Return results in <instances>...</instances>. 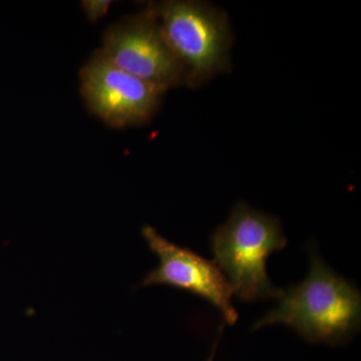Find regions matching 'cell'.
<instances>
[{"mask_svg":"<svg viewBox=\"0 0 361 361\" xmlns=\"http://www.w3.org/2000/svg\"><path fill=\"white\" fill-rule=\"evenodd\" d=\"M307 251V276L282 290L276 307L254 323L252 330L284 324L305 341L341 345L360 329V289L325 262L314 241Z\"/></svg>","mask_w":361,"mask_h":361,"instance_id":"6da1fadb","label":"cell"},{"mask_svg":"<svg viewBox=\"0 0 361 361\" xmlns=\"http://www.w3.org/2000/svg\"><path fill=\"white\" fill-rule=\"evenodd\" d=\"M288 244L279 218L239 202L211 237L215 262L242 302L278 299L282 289L272 283L266 262Z\"/></svg>","mask_w":361,"mask_h":361,"instance_id":"7a4b0ae2","label":"cell"},{"mask_svg":"<svg viewBox=\"0 0 361 361\" xmlns=\"http://www.w3.org/2000/svg\"><path fill=\"white\" fill-rule=\"evenodd\" d=\"M161 32L184 73V85L196 89L230 68L232 32L227 14L206 2H151Z\"/></svg>","mask_w":361,"mask_h":361,"instance_id":"3957f363","label":"cell"},{"mask_svg":"<svg viewBox=\"0 0 361 361\" xmlns=\"http://www.w3.org/2000/svg\"><path fill=\"white\" fill-rule=\"evenodd\" d=\"M80 90L87 110L115 129L151 122L166 94L118 68L101 49L80 68Z\"/></svg>","mask_w":361,"mask_h":361,"instance_id":"277c9868","label":"cell"},{"mask_svg":"<svg viewBox=\"0 0 361 361\" xmlns=\"http://www.w3.org/2000/svg\"><path fill=\"white\" fill-rule=\"evenodd\" d=\"M116 66L164 92L184 85V73L151 2L140 13L116 21L104 33L101 47Z\"/></svg>","mask_w":361,"mask_h":361,"instance_id":"5b68a950","label":"cell"},{"mask_svg":"<svg viewBox=\"0 0 361 361\" xmlns=\"http://www.w3.org/2000/svg\"><path fill=\"white\" fill-rule=\"evenodd\" d=\"M141 233L149 250L158 257L159 265L149 271L139 287L164 285L190 292L208 301L227 324L237 322L239 315L232 303L231 285L215 261L170 241L152 226H142Z\"/></svg>","mask_w":361,"mask_h":361,"instance_id":"8992f818","label":"cell"},{"mask_svg":"<svg viewBox=\"0 0 361 361\" xmlns=\"http://www.w3.org/2000/svg\"><path fill=\"white\" fill-rule=\"evenodd\" d=\"M113 4V0H84L80 6L85 18L90 23H97L109 13Z\"/></svg>","mask_w":361,"mask_h":361,"instance_id":"52a82bcc","label":"cell"},{"mask_svg":"<svg viewBox=\"0 0 361 361\" xmlns=\"http://www.w3.org/2000/svg\"><path fill=\"white\" fill-rule=\"evenodd\" d=\"M223 329H224V326L223 325H220L219 329H218L217 336H216L215 341H214L212 351H211L210 357L208 358L207 361H213L214 356H215L216 349H217L218 344H219V341L221 338V336H222Z\"/></svg>","mask_w":361,"mask_h":361,"instance_id":"ba28073f","label":"cell"}]
</instances>
